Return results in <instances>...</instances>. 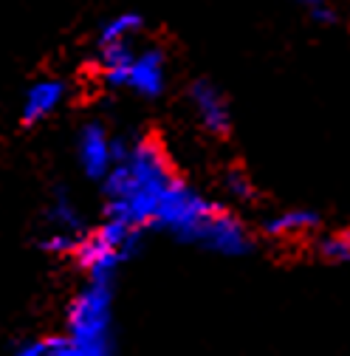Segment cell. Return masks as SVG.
I'll list each match as a JSON object with an SVG mask.
<instances>
[{
    "mask_svg": "<svg viewBox=\"0 0 350 356\" xmlns=\"http://www.w3.org/2000/svg\"><path fill=\"white\" fill-rule=\"evenodd\" d=\"M319 229H322V215L311 207L277 209L257 224V235L272 243H294L302 238H317Z\"/></svg>",
    "mask_w": 350,
    "mask_h": 356,
    "instance_id": "obj_7",
    "label": "cell"
},
{
    "mask_svg": "<svg viewBox=\"0 0 350 356\" xmlns=\"http://www.w3.org/2000/svg\"><path fill=\"white\" fill-rule=\"evenodd\" d=\"M85 232L88 227H85V218L79 212L76 198L65 187H57L46 207V235H65V238L82 241Z\"/></svg>",
    "mask_w": 350,
    "mask_h": 356,
    "instance_id": "obj_9",
    "label": "cell"
},
{
    "mask_svg": "<svg viewBox=\"0 0 350 356\" xmlns=\"http://www.w3.org/2000/svg\"><path fill=\"white\" fill-rule=\"evenodd\" d=\"M51 350V337H34V339H23L12 356H49Z\"/></svg>",
    "mask_w": 350,
    "mask_h": 356,
    "instance_id": "obj_15",
    "label": "cell"
},
{
    "mask_svg": "<svg viewBox=\"0 0 350 356\" xmlns=\"http://www.w3.org/2000/svg\"><path fill=\"white\" fill-rule=\"evenodd\" d=\"M314 254L331 266H347L350 263V224L333 232H319L314 238Z\"/></svg>",
    "mask_w": 350,
    "mask_h": 356,
    "instance_id": "obj_11",
    "label": "cell"
},
{
    "mask_svg": "<svg viewBox=\"0 0 350 356\" xmlns=\"http://www.w3.org/2000/svg\"><path fill=\"white\" fill-rule=\"evenodd\" d=\"M116 280H85L65 308V339L79 345H116Z\"/></svg>",
    "mask_w": 350,
    "mask_h": 356,
    "instance_id": "obj_3",
    "label": "cell"
},
{
    "mask_svg": "<svg viewBox=\"0 0 350 356\" xmlns=\"http://www.w3.org/2000/svg\"><path fill=\"white\" fill-rule=\"evenodd\" d=\"M49 356H116V345H79L65 337H51Z\"/></svg>",
    "mask_w": 350,
    "mask_h": 356,
    "instance_id": "obj_13",
    "label": "cell"
},
{
    "mask_svg": "<svg viewBox=\"0 0 350 356\" xmlns=\"http://www.w3.org/2000/svg\"><path fill=\"white\" fill-rule=\"evenodd\" d=\"M144 246V232L122 227L116 220H102L97 229H88L71 254L85 280H116V272L133 260Z\"/></svg>",
    "mask_w": 350,
    "mask_h": 356,
    "instance_id": "obj_2",
    "label": "cell"
},
{
    "mask_svg": "<svg viewBox=\"0 0 350 356\" xmlns=\"http://www.w3.org/2000/svg\"><path fill=\"white\" fill-rule=\"evenodd\" d=\"M169 147L153 130L116 139V164L102 181L105 220L136 232H153L156 215L172 190L184 181Z\"/></svg>",
    "mask_w": 350,
    "mask_h": 356,
    "instance_id": "obj_1",
    "label": "cell"
},
{
    "mask_svg": "<svg viewBox=\"0 0 350 356\" xmlns=\"http://www.w3.org/2000/svg\"><path fill=\"white\" fill-rule=\"evenodd\" d=\"M116 139L102 122H85L76 133V164L85 178L105 181L116 164Z\"/></svg>",
    "mask_w": 350,
    "mask_h": 356,
    "instance_id": "obj_6",
    "label": "cell"
},
{
    "mask_svg": "<svg viewBox=\"0 0 350 356\" xmlns=\"http://www.w3.org/2000/svg\"><path fill=\"white\" fill-rule=\"evenodd\" d=\"M305 17H308L314 26L331 29L342 20V12L333 3H325V0H308V3H305Z\"/></svg>",
    "mask_w": 350,
    "mask_h": 356,
    "instance_id": "obj_14",
    "label": "cell"
},
{
    "mask_svg": "<svg viewBox=\"0 0 350 356\" xmlns=\"http://www.w3.org/2000/svg\"><path fill=\"white\" fill-rule=\"evenodd\" d=\"M187 102H190L192 116L206 136H212V139H229L232 136V127H235L232 105H229L226 91L217 82H212L206 76L192 79L187 88Z\"/></svg>",
    "mask_w": 350,
    "mask_h": 356,
    "instance_id": "obj_5",
    "label": "cell"
},
{
    "mask_svg": "<svg viewBox=\"0 0 350 356\" xmlns=\"http://www.w3.org/2000/svg\"><path fill=\"white\" fill-rule=\"evenodd\" d=\"M65 97H68V85L60 76H42V79L31 82L23 94V102H20L23 127H34L40 122H46L49 116H54L62 108Z\"/></svg>",
    "mask_w": 350,
    "mask_h": 356,
    "instance_id": "obj_8",
    "label": "cell"
},
{
    "mask_svg": "<svg viewBox=\"0 0 350 356\" xmlns=\"http://www.w3.org/2000/svg\"><path fill=\"white\" fill-rule=\"evenodd\" d=\"M167 54L161 46H144L124 68L105 76L102 82L113 91H130L142 99H158L167 91Z\"/></svg>",
    "mask_w": 350,
    "mask_h": 356,
    "instance_id": "obj_4",
    "label": "cell"
},
{
    "mask_svg": "<svg viewBox=\"0 0 350 356\" xmlns=\"http://www.w3.org/2000/svg\"><path fill=\"white\" fill-rule=\"evenodd\" d=\"M147 20L139 12H119L108 17L99 31H97V49L99 46H113V42H136V37L144 31Z\"/></svg>",
    "mask_w": 350,
    "mask_h": 356,
    "instance_id": "obj_10",
    "label": "cell"
},
{
    "mask_svg": "<svg viewBox=\"0 0 350 356\" xmlns=\"http://www.w3.org/2000/svg\"><path fill=\"white\" fill-rule=\"evenodd\" d=\"M221 190L226 195V204H235V207H249V204L257 201V187L251 181V175L240 164H232V167L224 170Z\"/></svg>",
    "mask_w": 350,
    "mask_h": 356,
    "instance_id": "obj_12",
    "label": "cell"
}]
</instances>
